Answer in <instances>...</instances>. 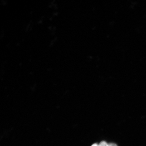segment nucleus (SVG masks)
Listing matches in <instances>:
<instances>
[{"label":"nucleus","instance_id":"f257e3e1","mask_svg":"<svg viewBox=\"0 0 146 146\" xmlns=\"http://www.w3.org/2000/svg\"><path fill=\"white\" fill-rule=\"evenodd\" d=\"M99 146H109L108 144L106 142L103 141L101 142L99 144Z\"/></svg>","mask_w":146,"mask_h":146},{"label":"nucleus","instance_id":"7ed1b4c3","mask_svg":"<svg viewBox=\"0 0 146 146\" xmlns=\"http://www.w3.org/2000/svg\"><path fill=\"white\" fill-rule=\"evenodd\" d=\"M91 146H99L98 144H94L92 145Z\"/></svg>","mask_w":146,"mask_h":146},{"label":"nucleus","instance_id":"f03ea898","mask_svg":"<svg viewBox=\"0 0 146 146\" xmlns=\"http://www.w3.org/2000/svg\"><path fill=\"white\" fill-rule=\"evenodd\" d=\"M109 146H118L116 144L114 143H110L109 144Z\"/></svg>","mask_w":146,"mask_h":146}]
</instances>
